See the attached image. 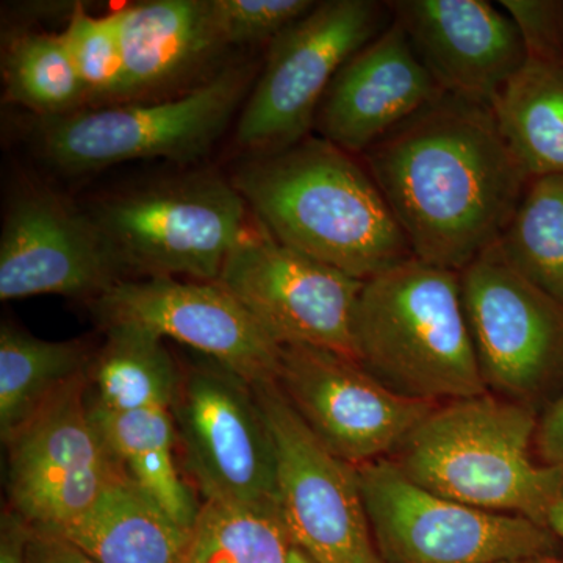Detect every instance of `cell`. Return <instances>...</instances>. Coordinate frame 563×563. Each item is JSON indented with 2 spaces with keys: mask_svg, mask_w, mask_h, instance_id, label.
<instances>
[{
  "mask_svg": "<svg viewBox=\"0 0 563 563\" xmlns=\"http://www.w3.org/2000/svg\"><path fill=\"white\" fill-rule=\"evenodd\" d=\"M361 157L413 257L455 273L498 243L531 181L492 106L448 92Z\"/></svg>",
  "mask_w": 563,
  "mask_h": 563,
  "instance_id": "cell-1",
  "label": "cell"
},
{
  "mask_svg": "<svg viewBox=\"0 0 563 563\" xmlns=\"http://www.w3.org/2000/svg\"><path fill=\"white\" fill-rule=\"evenodd\" d=\"M231 181L273 239L354 279L413 257L365 163L321 136L252 155Z\"/></svg>",
  "mask_w": 563,
  "mask_h": 563,
  "instance_id": "cell-2",
  "label": "cell"
},
{
  "mask_svg": "<svg viewBox=\"0 0 563 563\" xmlns=\"http://www.w3.org/2000/svg\"><path fill=\"white\" fill-rule=\"evenodd\" d=\"M537 426L536 410L485 393L437 406L388 459L437 495L547 528L563 468L533 461Z\"/></svg>",
  "mask_w": 563,
  "mask_h": 563,
  "instance_id": "cell-3",
  "label": "cell"
},
{
  "mask_svg": "<svg viewBox=\"0 0 563 563\" xmlns=\"http://www.w3.org/2000/svg\"><path fill=\"white\" fill-rule=\"evenodd\" d=\"M354 357L388 390L444 404L487 391L459 273L409 258L363 282Z\"/></svg>",
  "mask_w": 563,
  "mask_h": 563,
  "instance_id": "cell-4",
  "label": "cell"
},
{
  "mask_svg": "<svg viewBox=\"0 0 563 563\" xmlns=\"http://www.w3.org/2000/svg\"><path fill=\"white\" fill-rule=\"evenodd\" d=\"M232 181L191 173L110 196L88 211L122 272L217 282L247 228Z\"/></svg>",
  "mask_w": 563,
  "mask_h": 563,
  "instance_id": "cell-5",
  "label": "cell"
},
{
  "mask_svg": "<svg viewBox=\"0 0 563 563\" xmlns=\"http://www.w3.org/2000/svg\"><path fill=\"white\" fill-rule=\"evenodd\" d=\"M254 68L231 66L179 98L81 109L40 124L41 154L70 174L120 163L207 154L231 124L252 88Z\"/></svg>",
  "mask_w": 563,
  "mask_h": 563,
  "instance_id": "cell-6",
  "label": "cell"
},
{
  "mask_svg": "<svg viewBox=\"0 0 563 563\" xmlns=\"http://www.w3.org/2000/svg\"><path fill=\"white\" fill-rule=\"evenodd\" d=\"M391 20L387 2H317L269 43L257 81L239 114L236 144L257 155L307 139L333 77Z\"/></svg>",
  "mask_w": 563,
  "mask_h": 563,
  "instance_id": "cell-7",
  "label": "cell"
},
{
  "mask_svg": "<svg viewBox=\"0 0 563 563\" xmlns=\"http://www.w3.org/2000/svg\"><path fill=\"white\" fill-rule=\"evenodd\" d=\"M374 543L385 563L551 559L555 536L520 515L487 512L415 484L390 459L357 466Z\"/></svg>",
  "mask_w": 563,
  "mask_h": 563,
  "instance_id": "cell-8",
  "label": "cell"
},
{
  "mask_svg": "<svg viewBox=\"0 0 563 563\" xmlns=\"http://www.w3.org/2000/svg\"><path fill=\"white\" fill-rule=\"evenodd\" d=\"M172 415L185 474L203 501L280 509L276 444L254 385L210 358L191 363Z\"/></svg>",
  "mask_w": 563,
  "mask_h": 563,
  "instance_id": "cell-9",
  "label": "cell"
},
{
  "mask_svg": "<svg viewBox=\"0 0 563 563\" xmlns=\"http://www.w3.org/2000/svg\"><path fill=\"white\" fill-rule=\"evenodd\" d=\"M459 276L485 388L547 409L563 391V303L515 272L496 246Z\"/></svg>",
  "mask_w": 563,
  "mask_h": 563,
  "instance_id": "cell-10",
  "label": "cell"
},
{
  "mask_svg": "<svg viewBox=\"0 0 563 563\" xmlns=\"http://www.w3.org/2000/svg\"><path fill=\"white\" fill-rule=\"evenodd\" d=\"M218 284L279 346L303 344L354 357V317L363 280L247 224Z\"/></svg>",
  "mask_w": 563,
  "mask_h": 563,
  "instance_id": "cell-11",
  "label": "cell"
},
{
  "mask_svg": "<svg viewBox=\"0 0 563 563\" xmlns=\"http://www.w3.org/2000/svg\"><path fill=\"white\" fill-rule=\"evenodd\" d=\"M254 387L276 444L280 510L295 548L313 563H385L357 466L314 437L274 380Z\"/></svg>",
  "mask_w": 563,
  "mask_h": 563,
  "instance_id": "cell-12",
  "label": "cell"
},
{
  "mask_svg": "<svg viewBox=\"0 0 563 563\" xmlns=\"http://www.w3.org/2000/svg\"><path fill=\"white\" fill-rule=\"evenodd\" d=\"M3 444L9 509L40 532L87 514L118 465L92 420L90 376L63 388Z\"/></svg>",
  "mask_w": 563,
  "mask_h": 563,
  "instance_id": "cell-13",
  "label": "cell"
},
{
  "mask_svg": "<svg viewBox=\"0 0 563 563\" xmlns=\"http://www.w3.org/2000/svg\"><path fill=\"white\" fill-rule=\"evenodd\" d=\"M274 383L314 437L355 466L390 457L440 406L396 395L355 358L303 344L282 346Z\"/></svg>",
  "mask_w": 563,
  "mask_h": 563,
  "instance_id": "cell-14",
  "label": "cell"
},
{
  "mask_svg": "<svg viewBox=\"0 0 563 563\" xmlns=\"http://www.w3.org/2000/svg\"><path fill=\"white\" fill-rule=\"evenodd\" d=\"M103 325L135 324L176 340L252 385L276 380L282 346L218 282L143 277L95 299Z\"/></svg>",
  "mask_w": 563,
  "mask_h": 563,
  "instance_id": "cell-15",
  "label": "cell"
},
{
  "mask_svg": "<svg viewBox=\"0 0 563 563\" xmlns=\"http://www.w3.org/2000/svg\"><path fill=\"white\" fill-rule=\"evenodd\" d=\"M122 274L90 211L44 188L10 203L0 239L2 301L40 295L98 299Z\"/></svg>",
  "mask_w": 563,
  "mask_h": 563,
  "instance_id": "cell-16",
  "label": "cell"
},
{
  "mask_svg": "<svg viewBox=\"0 0 563 563\" xmlns=\"http://www.w3.org/2000/svg\"><path fill=\"white\" fill-rule=\"evenodd\" d=\"M387 5L448 95L490 106L528 60L512 20L487 0H391Z\"/></svg>",
  "mask_w": 563,
  "mask_h": 563,
  "instance_id": "cell-17",
  "label": "cell"
},
{
  "mask_svg": "<svg viewBox=\"0 0 563 563\" xmlns=\"http://www.w3.org/2000/svg\"><path fill=\"white\" fill-rule=\"evenodd\" d=\"M443 92L391 20L333 77L314 129L340 150L363 155Z\"/></svg>",
  "mask_w": 563,
  "mask_h": 563,
  "instance_id": "cell-18",
  "label": "cell"
},
{
  "mask_svg": "<svg viewBox=\"0 0 563 563\" xmlns=\"http://www.w3.org/2000/svg\"><path fill=\"white\" fill-rule=\"evenodd\" d=\"M128 101L176 87L222 46L209 0H152L113 11Z\"/></svg>",
  "mask_w": 563,
  "mask_h": 563,
  "instance_id": "cell-19",
  "label": "cell"
},
{
  "mask_svg": "<svg viewBox=\"0 0 563 563\" xmlns=\"http://www.w3.org/2000/svg\"><path fill=\"white\" fill-rule=\"evenodd\" d=\"M55 536L99 563H185L191 529L166 512L118 463L91 509Z\"/></svg>",
  "mask_w": 563,
  "mask_h": 563,
  "instance_id": "cell-20",
  "label": "cell"
},
{
  "mask_svg": "<svg viewBox=\"0 0 563 563\" xmlns=\"http://www.w3.org/2000/svg\"><path fill=\"white\" fill-rule=\"evenodd\" d=\"M92 420L111 455L125 473L180 525L191 529L201 504L177 463V433L172 409L110 412L90 399Z\"/></svg>",
  "mask_w": 563,
  "mask_h": 563,
  "instance_id": "cell-21",
  "label": "cell"
},
{
  "mask_svg": "<svg viewBox=\"0 0 563 563\" xmlns=\"http://www.w3.org/2000/svg\"><path fill=\"white\" fill-rule=\"evenodd\" d=\"M96 350L81 340L49 342L10 322L0 328V437L2 442L63 388L88 377Z\"/></svg>",
  "mask_w": 563,
  "mask_h": 563,
  "instance_id": "cell-22",
  "label": "cell"
},
{
  "mask_svg": "<svg viewBox=\"0 0 563 563\" xmlns=\"http://www.w3.org/2000/svg\"><path fill=\"white\" fill-rule=\"evenodd\" d=\"M490 106L531 179L563 176V63L526 60Z\"/></svg>",
  "mask_w": 563,
  "mask_h": 563,
  "instance_id": "cell-23",
  "label": "cell"
},
{
  "mask_svg": "<svg viewBox=\"0 0 563 563\" xmlns=\"http://www.w3.org/2000/svg\"><path fill=\"white\" fill-rule=\"evenodd\" d=\"M106 329V342L91 366V402L110 412L172 409L181 366L165 339L135 324Z\"/></svg>",
  "mask_w": 563,
  "mask_h": 563,
  "instance_id": "cell-24",
  "label": "cell"
},
{
  "mask_svg": "<svg viewBox=\"0 0 563 563\" xmlns=\"http://www.w3.org/2000/svg\"><path fill=\"white\" fill-rule=\"evenodd\" d=\"M495 246L515 272L563 303V176L529 181Z\"/></svg>",
  "mask_w": 563,
  "mask_h": 563,
  "instance_id": "cell-25",
  "label": "cell"
},
{
  "mask_svg": "<svg viewBox=\"0 0 563 563\" xmlns=\"http://www.w3.org/2000/svg\"><path fill=\"white\" fill-rule=\"evenodd\" d=\"M292 550L279 507L202 501L185 563H288Z\"/></svg>",
  "mask_w": 563,
  "mask_h": 563,
  "instance_id": "cell-26",
  "label": "cell"
},
{
  "mask_svg": "<svg viewBox=\"0 0 563 563\" xmlns=\"http://www.w3.org/2000/svg\"><path fill=\"white\" fill-rule=\"evenodd\" d=\"M2 74L7 98L43 120L88 107L87 90L62 33L14 36L3 54Z\"/></svg>",
  "mask_w": 563,
  "mask_h": 563,
  "instance_id": "cell-27",
  "label": "cell"
},
{
  "mask_svg": "<svg viewBox=\"0 0 563 563\" xmlns=\"http://www.w3.org/2000/svg\"><path fill=\"white\" fill-rule=\"evenodd\" d=\"M62 36L87 90L88 106L95 109L128 101L124 57L114 13L92 16L76 7Z\"/></svg>",
  "mask_w": 563,
  "mask_h": 563,
  "instance_id": "cell-28",
  "label": "cell"
},
{
  "mask_svg": "<svg viewBox=\"0 0 563 563\" xmlns=\"http://www.w3.org/2000/svg\"><path fill=\"white\" fill-rule=\"evenodd\" d=\"M222 46L272 43L317 5L312 0H209Z\"/></svg>",
  "mask_w": 563,
  "mask_h": 563,
  "instance_id": "cell-29",
  "label": "cell"
},
{
  "mask_svg": "<svg viewBox=\"0 0 563 563\" xmlns=\"http://www.w3.org/2000/svg\"><path fill=\"white\" fill-rule=\"evenodd\" d=\"M523 41L528 60L563 63V0H501Z\"/></svg>",
  "mask_w": 563,
  "mask_h": 563,
  "instance_id": "cell-30",
  "label": "cell"
},
{
  "mask_svg": "<svg viewBox=\"0 0 563 563\" xmlns=\"http://www.w3.org/2000/svg\"><path fill=\"white\" fill-rule=\"evenodd\" d=\"M25 554L27 563H99L63 537L32 528Z\"/></svg>",
  "mask_w": 563,
  "mask_h": 563,
  "instance_id": "cell-31",
  "label": "cell"
},
{
  "mask_svg": "<svg viewBox=\"0 0 563 563\" xmlns=\"http://www.w3.org/2000/svg\"><path fill=\"white\" fill-rule=\"evenodd\" d=\"M536 446L543 463L563 468V391L539 418Z\"/></svg>",
  "mask_w": 563,
  "mask_h": 563,
  "instance_id": "cell-32",
  "label": "cell"
},
{
  "mask_svg": "<svg viewBox=\"0 0 563 563\" xmlns=\"http://www.w3.org/2000/svg\"><path fill=\"white\" fill-rule=\"evenodd\" d=\"M31 526L11 509L3 510L0 523V563H27Z\"/></svg>",
  "mask_w": 563,
  "mask_h": 563,
  "instance_id": "cell-33",
  "label": "cell"
},
{
  "mask_svg": "<svg viewBox=\"0 0 563 563\" xmlns=\"http://www.w3.org/2000/svg\"><path fill=\"white\" fill-rule=\"evenodd\" d=\"M547 528L563 540V499L555 504L547 518Z\"/></svg>",
  "mask_w": 563,
  "mask_h": 563,
  "instance_id": "cell-34",
  "label": "cell"
},
{
  "mask_svg": "<svg viewBox=\"0 0 563 563\" xmlns=\"http://www.w3.org/2000/svg\"><path fill=\"white\" fill-rule=\"evenodd\" d=\"M288 563H313L310 561L309 558H307L306 554L302 553L301 550H298V548H295V550L291 551L290 561Z\"/></svg>",
  "mask_w": 563,
  "mask_h": 563,
  "instance_id": "cell-35",
  "label": "cell"
},
{
  "mask_svg": "<svg viewBox=\"0 0 563 563\" xmlns=\"http://www.w3.org/2000/svg\"><path fill=\"white\" fill-rule=\"evenodd\" d=\"M536 563H562L554 561V559H543V561H537Z\"/></svg>",
  "mask_w": 563,
  "mask_h": 563,
  "instance_id": "cell-36",
  "label": "cell"
},
{
  "mask_svg": "<svg viewBox=\"0 0 563 563\" xmlns=\"http://www.w3.org/2000/svg\"><path fill=\"white\" fill-rule=\"evenodd\" d=\"M499 563H536V562H499Z\"/></svg>",
  "mask_w": 563,
  "mask_h": 563,
  "instance_id": "cell-37",
  "label": "cell"
}]
</instances>
